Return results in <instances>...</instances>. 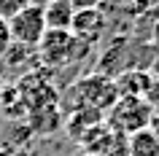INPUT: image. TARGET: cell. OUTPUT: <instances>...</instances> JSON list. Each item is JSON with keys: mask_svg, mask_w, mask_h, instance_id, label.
Returning a JSON list of instances; mask_svg holds the SVG:
<instances>
[{"mask_svg": "<svg viewBox=\"0 0 159 156\" xmlns=\"http://www.w3.org/2000/svg\"><path fill=\"white\" fill-rule=\"evenodd\" d=\"M89 43L78 41L70 30H46V35L41 38V43L35 46L38 57H41L43 65L49 67H62L67 62L78 59L81 54L86 51Z\"/></svg>", "mask_w": 159, "mask_h": 156, "instance_id": "1", "label": "cell"}, {"mask_svg": "<svg viewBox=\"0 0 159 156\" xmlns=\"http://www.w3.org/2000/svg\"><path fill=\"white\" fill-rule=\"evenodd\" d=\"M148 121L151 105L143 97H119V102L108 110V129L124 137L148 129Z\"/></svg>", "mask_w": 159, "mask_h": 156, "instance_id": "2", "label": "cell"}, {"mask_svg": "<svg viewBox=\"0 0 159 156\" xmlns=\"http://www.w3.org/2000/svg\"><path fill=\"white\" fill-rule=\"evenodd\" d=\"M75 94L81 100V108L89 110H111L119 102V89H116V78H111L108 73H92L81 78L75 83Z\"/></svg>", "mask_w": 159, "mask_h": 156, "instance_id": "3", "label": "cell"}, {"mask_svg": "<svg viewBox=\"0 0 159 156\" xmlns=\"http://www.w3.org/2000/svg\"><path fill=\"white\" fill-rule=\"evenodd\" d=\"M8 30H11V41L25 46V49H33L41 43V38L46 35V19H43V8L27 3L25 8L19 11L16 16L8 22Z\"/></svg>", "mask_w": 159, "mask_h": 156, "instance_id": "4", "label": "cell"}, {"mask_svg": "<svg viewBox=\"0 0 159 156\" xmlns=\"http://www.w3.org/2000/svg\"><path fill=\"white\" fill-rule=\"evenodd\" d=\"M105 27V19H102V11L100 8H89V11H75L73 16V25H70V33L84 43H92L97 41V35L102 33Z\"/></svg>", "mask_w": 159, "mask_h": 156, "instance_id": "5", "label": "cell"}, {"mask_svg": "<svg viewBox=\"0 0 159 156\" xmlns=\"http://www.w3.org/2000/svg\"><path fill=\"white\" fill-rule=\"evenodd\" d=\"M151 73H143V70H124V73L116 75V89L119 97H146V91L151 86Z\"/></svg>", "mask_w": 159, "mask_h": 156, "instance_id": "6", "label": "cell"}, {"mask_svg": "<svg viewBox=\"0 0 159 156\" xmlns=\"http://www.w3.org/2000/svg\"><path fill=\"white\" fill-rule=\"evenodd\" d=\"M75 16V8L67 0H57L43 8V19H46V30H70Z\"/></svg>", "mask_w": 159, "mask_h": 156, "instance_id": "7", "label": "cell"}, {"mask_svg": "<svg viewBox=\"0 0 159 156\" xmlns=\"http://www.w3.org/2000/svg\"><path fill=\"white\" fill-rule=\"evenodd\" d=\"M127 156H159V140L151 129L135 132L127 137Z\"/></svg>", "mask_w": 159, "mask_h": 156, "instance_id": "8", "label": "cell"}, {"mask_svg": "<svg viewBox=\"0 0 159 156\" xmlns=\"http://www.w3.org/2000/svg\"><path fill=\"white\" fill-rule=\"evenodd\" d=\"M27 3H30V0H0V19H3V22H11Z\"/></svg>", "mask_w": 159, "mask_h": 156, "instance_id": "9", "label": "cell"}, {"mask_svg": "<svg viewBox=\"0 0 159 156\" xmlns=\"http://www.w3.org/2000/svg\"><path fill=\"white\" fill-rule=\"evenodd\" d=\"M146 102H148L151 108L154 105H159V75H154V78H151V86H148V91H146Z\"/></svg>", "mask_w": 159, "mask_h": 156, "instance_id": "10", "label": "cell"}, {"mask_svg": "<svg viewBox=\"0 0 159 156\" xmlns=\"http://www.w3.org/2000/svg\"><path fill=\"white\" fill-rule=\"evenodd\" d=\"M11 43H14V41H11V30H8V22H3V19H0V54H6Z\"/></svg>", "mask_w": 159, "mask_h": 156, "instance_id": "11", "label": "cell"}, {"mask_svg": "<svg viewBox=\"0 0 159 156\" xmlns=\"http://www.w3.org/2000/svg\"><path fill=\"white\" fill-rule=\"evenodd\" d=\"M75 11H89V8H100L102 0H67Z\"/></svg>", "mask_w": 159, "mask_h": 156, "instance_id": "12", "label": "cell"}, {"mask_svg": "<svg viewBox=\"0 0 159 156\" xmlns=\"http://www.w3.org/2000/svg\"><path fill=\"white\" fill-rule=\"evenodd\" d=\"M148 129L157 135V140H159V105H154L151 108V121H148Z\"/></svg>", "mask_w": 159, "mask_h": 156, "instance_id": "13", "label": "cell"}, {"mask_svg": "<svg viewBox=\"0 0 159 156\" xmlns=\"http://www.w3.org/2000/svg\"><path fill=\"white\" fill-rule=\"evenodd\" d=\"M151 43H154V49L159 51V19L154 22V27H151Z\"/></svg>", "mask_w": 159, "mask_h": 156, "instance_id": "14", "label": "cell"}, {"mask_svg": "<svg viewBox=\"0 0 159 156\" xmlns=\"http://www.w3.org/2000/svg\"><path fill=\"white\" fill-rule=\"evenodd\" d=\"M33 6H38V8H46V6H51V3H57V0H30Z\"/></svg>", "mask_w": 159, "mask_h": 156, "instance_id": "15", "label": "cell"}, {"mask_svg": "<svg viewBox=\"0 0 159 156\" xmlns=\"http://www.w3.org/2000/svg\"><path fill=\"white\" fill-rule=\"evenodd\" d=\"M0 156H8V151H6V148H0Z\"/></svg>", "mask_w": 159, "mask_h": 156, "instance_id": "16", "label": "cell"}]
</instances>
